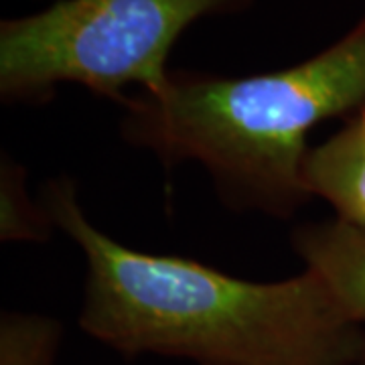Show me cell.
Masks as SVG:
<instances>
[{
    "instance_id": "cell-4",
    "label": "cell",
    "mask_w": 365,
    "mask_h": 365,
    "mask_svg": "<svg viewBox=\"0 0 365 365\" xmlns=\"http://www.w3.org/2000/svg\"><path fill=\"white\" fill-rule=\"evenodd\" d=\"M304 270L313 272L339 313L355 325L365 323V227L335 217L299 225L292 234Z\"/></svg>"
},
{
    "instance_id": "cell-6",
    "label": "cell",
    "mask_w": 365,
    "mask_h": 365,
    "mask_svg": "<svg viewBox=\"0 0 365 365\" xmlns=\"http://www.w3.org/2000/svg\"><path fill=\"white\" fill-rule=\"evenodd\" d=\"M63 325L47 314L4 311L0 317V365H57Z\"/></svg>"
},
{
    "instance_id": "cell-2",
    "label": "cell",
    "mask_w": 365,
    "mask_h": 365,
    "mask_svg": "<svg viewBox=\"0 0 365 365\" xmlns=\"http://www.w3.org/2000/svg\"><path fill=\"white\" fill-rule=\"evenodd\" d=\"M365 104V16L297 66L248 78L173 69L124 104L126 143L167 167L197 160L232 209L290 217L313 199L302 165L317 124Z\"/></svg>"
},
{
    "instance_id": "cell-7",
    "label": "cell",
    "mask_w": 365,
    "mask_h": 365,
    "mask_svg": "<svg viewBox=\"0 0 365 365\" xmlns=\"http://www.w3.org/2000/svg\"><path fill=\"white\" fill-rule=\"evenodd\" d=\"M2 240H47L55 227L45 209H37L25 189V170L13 158H2ZM43 207V205H41Z\"/></svg>"
},
{
    "instance_id": "cell-1",
    "label": "cell",
    "mask_w": 365,
    "mask_h": 365,
    "mask_svg": "<svg viewBox=\"0 0 365 365\" xmlns=\"http://www.w3.org/2000/svg\"><path fill=\"white\" fill-rule=\"evenodd\" d=\"M41 205L86 256V335L124 355L197 365H355L364 327L347 321L313 272L250 282L195 260L136 252L86 217L76 182L45 185Z\"/></svg>"
},
{
    "instance_id": "cell-8",
    "label": "cell",
    "mask_w": 365,
    "mask_h": 365,
    "mask_svg": "<svg viewBox=\"0 0 365 365\" xmlns=\"http://www.w3.org/2000/svg\"><path fill=\"white\" fill-rule=\"evenodd\" d=\"M355 365H365V349H364V353H361V357L357 359V364Z\"/></svg>"
},
{
    "instance_id": "cell-3",
    "label": "cell",
    "mask_w": 365,
    "mask_h": 365,
    "mask_svg": "<svg viewBox=\"0 0 365 365\" xmlns=\"http://www.w3.org/2000/svg\"><path fill=\"white\" fill-rule=\"evenodd\" d=\"M256 0H55L0 21V98L43 104L63 83L122 106L126 88L157 93L177 39L205 16L250 11Z\"/></svg>"
},
{
    "instance_id": "cell-5",
    "label": "cell",
    "mask_w": 365,
    "mask_h": 365,
    "mask_svg": "<svg viewBox=\"0 0 365 365\" xmlns=\"http://www.w3.org/2000/svg\"><path fill=\"white\" fill-rule=\"evenodd\" d=\"M302 179L311 197L325 199L337 217L365 227V110L325 143L309 148Z\"/></svg>"
}]
</instances>
